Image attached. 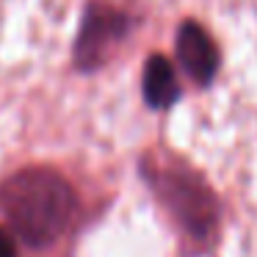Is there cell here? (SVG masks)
Instances as JSON below:
<instances>
[{"label":"cell","mask_w":257,"mask_h":257,"mask_svg":"<svg viewBox=\"0 0 257 257\" xmlns=\"http://www.w3.org/2000/svg\"><path fill=\"white\" fill-rule=\"evenodd\" d=\"M141 100L150 111H169L183 100L177 67L169 56L152 50L141 67Z\"/></svg>","instance_id":"cell-5"},{"label":"cell","mask_w":257,"mask_h":257,"mask_svg":"<svg viewBox=\"0 0 257 257\" xmlns=\"http://www.w3.org/2000/svg\"><path fill=\"white\" fill-rule=\"evenodd\" d=\"M80 213L72 180L50 163H25L0 180V216L23 246L45 251L67 238Z\"/></svg>","instance_id":"cell-2"},{"label":"cell","mask_w":257,"mask_h":257,"mask_svg":"<svg viewBox=\"0 0 257 257\" xmlns=\"http://www.w3.org/2000/svg\"><path fill=\"white\" fill-rule=\"evenodd\" d=\"M139 177L191 251L205 254L218 243L224 207L202 169L158 144L139 155Z\"/></svg>","instance_id":"cell-1"},{"label":"cell","mask_w":257,"mask_h":257,"mask_svg":"<svg viewBox=\"0 0 257 257\" xmlns=\"http://www.w3.org/2000/svg\"><path fill=\"white\" fill-rule=\"evenodd\" d=\"M0 257H17V238L3 224H0Z\"/></svg>","instance_id":"cell-6"},{"label":"cell","mask_w":257,"mask_h":257,"mask_svg":"<svg viewBox=\"0 0 257 257\" xmlns=\"http://www.w3.org/2000/svg\"><path fill=\"white\" fill-rule=\"evenodd\" d=\"M174 61H177L180 72L196 89L213 86L218 69H221V47H218L216 36L196 17H183L177 23V31H174Z\"/></svg>","instance_id":"cell-4"},{"label":"cell","mask_w":257,"mask_h":257,"mask_svg":"<svg viewBox=\"0 0 257 257\" xmlns=\"http://www.w3.org/2000/svg\"><path fill=\"white\" fill-rule=\"evenodd\" d=\"M141 17L111 0H86L72 39V69L78 75L100 72L136 34Z\"/></svg>","instance_id":"cell-3"}]
</instances>
